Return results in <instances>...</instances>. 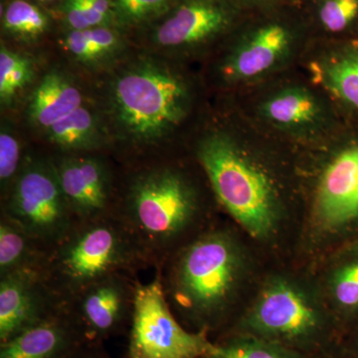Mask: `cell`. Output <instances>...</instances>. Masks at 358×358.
Returning <instances> with one entry per match:
<instances>
[{"instance_id": "obj_19", "label": "cell", "mask_w": 358, "mask_h": 358, "mask_svg": "<svg viewBox=\"0 0 358 358\" xmlns=\"http://www.w3.org/2000/svg\"><path fill=\"white\" fill-rule=\"evenodd\" d=\"M263 113L277 126L294 128L315 122L320 106L307 90L288 89L271 96L264 103Z\"/></svg>"}, {"instance_id": "obj_14", "label": "cell", "mask_w": 358, "mask_h": 358, "mask_svg": "<svg viewBox=\"0 0 358 358\" xmlns=\"http://www.w3.org/2000/svg\"><path fill=\"white\" fill-rule=\"evenodd\" d=\"M81 331L67 303L1 343L0 358H65Z\"/></svg>"}, {"instance_id": "obj_7", "label": "cell", "mask_w": 358, "mask_h": 358, "mask_svg": "<svg viewBox=\"0 0 358 358\" xmlns=\"http://www.w3.org/2000/svg\"><path fill=\"white\" fill-rule=\"evenodd\" d=\"M206 331H186L169 307L159 271L138 280L129 324V358H202L213 350Z\"/></svg>"}, {"instance_id": "obj_26", "label": "cell", "mask_w": 358, "mask_h": 358, "mask_svg": "<svg viewBox=\"0 0 358 358\" xmlns=\"http://www.w3.org/2000/svg\"><path fill=\"white\" fill-rule=\"evenodd\" d=\"M115 20L124 25H140L166 14L173 0H114Z\"/></svg>"}, {"instance_id": "obj_28", "label": "cell", "mask_w": 358, "mask_h": 358, "mask_svg": "<svg viewBox=\"0 0 358 358\" xmlns=\"http://www.w3.org/2000/svg\"><path fill=\"white\" fill-rule=\"evenodd\" d=\"M24 162L20 141L13 133L2 129L0 134V182L2 192H8Z\"/></svg>"}, {"instance_id": "obj_22", "label": "cell", "mask_w": 358, "mask_h": 358, "mask_svg": "<svg viewBox=\"0 0 358 358\" xmlns=\"http://www.w3.org/2000/svg\"><path fill=\"white\" fill-rule=\"evenodd\" d=\"M49 18L27 0H13L2 13V27L7 34L25 42H34L48 29Z\"/></svg>"}, {"instance_id": "obj_29", "label": "cell", "mask_w": 358, "mask_h": 358, "mask_svg": "<svg viewBox=\"0 0 358 358\" xmlns=\"http://www.w3.org/2000/svg\"><path fill=\"white\" fill-rule=\"evenodd\" d=\"M319 17L327 31H345L357 20L358 0H324Z\"/></svg>"}, {"instance_id": "obj_6", "label": "cell", "mask_w": 358, "mask_h": 358, "mask_svg": "<svg viewBox=\"0 0 358 358\" xmlns=\"http://www.w3.org/2000/svg\"><path fill=\"white\" fill-rule=\"evenodd\" d=\"M1 216L27 233L47 253L78 223L52 159L25 160L6 195Z\"/></svg>"}, {"instance_id": "obj_25", "label": "cell", "mask_w": 358, "mask_h": 358, "mask_svg": "<svg viewBox=\"0 0 358 358\" xmlns=\"http://www.w3.org/2000/svg\"><path fill=\"white\" fill-rule=\"evenodd\" d=\"M62 13L71 30L106 26L115 18L114 0H65Z\"/></svg>"}, {"instance_id": "obj_27", "label": "cell", "mask_w": 358, "mask_h": 358, "mask_svg": "<svg viewBox=\"0 0 358 358\" xmlns=\"http://www.w3.org/2000/svg\"><path fill=\"white\" fill-rule=\"evenodd\" d=\"M334 301L346 313L358 310V256L338 268L333 282Z\"/></svg>"}, {"instance_id": "obj_13", "label": "cell", "mask_w": 358, "mask_h": 358, "mask_svg": "<svg viewBox=\"0 0 358 358\" xmlns=\"http://www.w3.org/2000/svg\"><path fill=\"white\" fill-rule=\"evenodd\" d=\"M315 210L327 229L358 227V145L334 155L320 178Z\"/></svg>"}, {"instance_id": "obj_2", "label": "cell", "mask_w": 358, "mask_h": 358, "mask_svg": "<svg viewBox=\"0 0 358 358\" xmlns=\"http://www.w3.org/2000/svg\"><path fill=\"white\" fill-rule=\"evenodd\" d=\"M190 92L183 78L154 58H143L114 78L110 115L122 140L152 147L173 133L187 115Z\"/></svg>"}, {"instance_id": "obj_12", "label": "cell", "mask_w": 358, "mask_h": 358, "mask_svg": "<svg viewBox=\"0 0 358 358\" xmlns=\"http://www.w3.org/2000/svg\"><path fill=\"white\" fill-rule=\"evenodd\" d=\"M49 288L41 271L22 270L0 277V343L64 305Z\"/></svg>"}, {"instance_id": "obj_4", "label": "cell", "mask_w": 358, "mask_h": 358, "mask_svg": "<svg viewBox=\"0 0 358 358\" xmlns=\"http://www.w3.org/2000/svg\"><path fill=\"white\" fill-rule=\"evenodd\" d=\"M155 270L171 310L206 326L229 300L239 258L232 240L212 231L197 235Z\"/></svg>"}, {"instance_id": "obj_24", "label": "cell", "mask_w": 358, "mask_h": 358, "mask_svg": "<svg viewBox=\"0 0 358 358\" xmlns=\"http://www.w3.org/2000/svg\"><path fill=\"white\" fill-rule=\"evenodd\" d=\"M206 358H300L282 343L263 338H242L214 345Z\"/></svg>"}, {"instance_id": "obj_20", "label": "cell", "mask_w": 358, "mask_h": 358, "mask_svg": "<svg viewBox=\"0 0 358 358\" xmlns=\"http://www.w3.org/2000/svg\"><path fill=\"white\" fill-rule=\"evenodd\" d=\"M66 50L83 64H95L115 55L121 49L119 33L109 25L71 30L63 41Z\"/></svg>"}, {"instance_id": "obj_9", "label": "cell", "mask_w": 358, "mask_h": 358, "mask_svg": "<svg viewBox=\"0 0 358 358\" xmlns=\"http://www.w3.org/2000/svg\"><path fill=\"white\" fill-rule=\"evenodd\" d=\"M248 324L259 338L277 343L301 341L317 333L320 317L298 289L278 281L264 289Z\"/></svg>"}, {"instance_id": "obj_8", "label": "cell", "mask_w": 358, "mask_h": 358, "mask_svg": "<svg viewBox=\"0 0 358 358\" xmlns=\"http://www.w3.org/2000/svg\"><path fill=\"white\" fill-rule=\"evenodd\" d=\"M59 183L78 222L115 215L119 192L103 159L68 155L52 159Z\"/></svg>"}, {"instance_id": "obj_5", "label": "cell", "mask_w": 358, "mask_h": 358, "mask_svg": "<svg viewBox=\"0 0 358 358\" xmlns=\"http://www.w3.org/2000/svg\"><path fill=\"white\" fill-rule=\"evenodd\" d=\"M197 157L214 194L231 216L253 237L267 236L275 221V194L262 169L229 136H205Z\"/></svg>"}, {"instance_id": "obj_15", "label": "cell", "mask_w": 358, "mask_h": 358, "mask_svg": "<svg viewBox=\"0 0 358 358\" xmlns=\"http://www.w3.org/2000/svg\"><path fill=\"white\" fill-rule=\"evenodd\" d=\"M292 33L280 23H268L257 28L231 54L224 65L228 79H253L272 69L289 51Z\"/></svg>"}, {"instance_id": "obj_21", "label": "cell", "mask_w": 358, "mask_h": 358, "mask_svg": "<svg viewBox=\"0 0 358 358\" xmlns=\"http://www.w3.org/2000/svg\"><path fill=\"white\" fill-rule=\"evenodd\" d=\"M317 73L334 95L358 109V47L329 59Z\"/></svg>"}, {"instance_id": "obj_23", "label": "cell", "mask_w": 358, "mask_h": 358, "mask_svg": "<svg viewBox=\"0 0 358 358\" xmlns=\"http://www.w3.org/2000/svg\"><path fill=\"white\" fill-rule=\"evenodd\" d=\"M33 64L30 59L9 50L1 45L0 49V102L10 106L31 82Z\"/></svg>"}, {"instance_id": "obj_10", "label": "cell", "mask_w": 358, "mask_h": 358, "mask_svg": "<svg viewBox=\"0 0 358 358\" xmlns=\"http://www.w3.org/2000/svg\"><path fill=\"white\" fill-rule=\"evenodd\" d=\"M235 15L230 0H180L157 26L152 39L166 50H187L222 34Z\"/></svg>"}, {"instance_id": "obj_3", "label": "cell", "mask_w": 358, "mask_h": 358, "mask_svg": "<svg viewBox=\"0 0 358 358\" xmlns=\"http://www.w3.org/2000/svg\"><path fill=\"white\" fill-rule=\"evenodd\" d=\"M147 268L121 221L109 215L78 222L47 253L41 273L59 300L68 303L105 278Z\"/></svg>"}, {"instance_id": "obj_32", "label": "cell", "mask_w": 358, "mask_h": 358, "mask_svg": "<svg viewBox=\"0 0 358 358\" xmlns=\"http://www.w3.org/2000/svg\"><path fill=\"white\" fill-rule=\"evenodd\" d=\"M85 358H95V357H85Z\"/></svg>"}, {"instance_id": "obj_18", "label": "cell", "mask_w": 358, "mask_h": 358, "mask_svg": "<svg viewBox=\"0 0 358 358\" xmlns=\"http://www.w3.org/2000/svg\"><path fill=\"white\" fill-rule=\"evenodd\" d=\"M46 133L53 145L70 154L94 150L101 143L98 120L84 105L54 124Z\"/></svg>"}, {"instance_id": "obj_16", "label": "cell", "mask_w": 358, "mask_h": 358, "mask_svg": "<svg viewBox=\"0 0 358 358\" xmlns=\"http://www.w3.org/2000/svg\"><path fill=\"white\" fill-rule=\"evenodd\" d=\"M83 94L63 73L52 71L33 92L28 107L30 121L47 131L83 106Z\"/></svg>"}, {"instance_id": "obj_1", "label": "cell", "mask_w": 358, "mask_h": 358, "mask_svg": "<svg viewBox=\"0 0 358 358\" xmlns=\"http://www.w3.org/2000/svg\"><path fill=\"white\" fill-rule=\"evenodd\" d=\"M194 186L171 166L136 171L117 196L115 217L121 221L148 267L159 268L176 253V243L199 214Z\"/></svg>"}, {"instance_id": "obj_17", "label": "cell", "mask_w": 358, "mask_h": 358, "mask_svg": "<svg viewBox=\"0 0 358 358\" xmlns=\"http://www.w3.org/2000/svg\"><path fill=\"white\" fill-rule=\"evenodd\" d=\"M47 252L17 225L0 218V277L22 270H42Z\"/></svg>"}, {"instance_id": "obj_31", "label": "cell", "mask_w": 358, "mask_h": 358, "mask_svg": "<svg viewBox=\"0 0 358 358\" xmlns=\"http://www.w3.org/2000/svg\"><path fill=\"white\" fill-rule=\"evenodd\" d=\"M40 1L50 2V1H54V0H40Z\"/></svg>"}, {"instance_id": "obj_11", "label": "cell", "mask_w": 358, "mask_h": 358, "mask_svg": "<svg viewBox=\"0 0 358 358\" xmlns=\"http://www.w3.org/2000/svg\"><path fill=\"white\" fill-rule=\"evenodd\" d=\"M136 275L120 273L92 285L67 303L80 329L89 338L109 336L131 324Z\"/></svg>"}, {"instance_id": "obj_30", "label": "cell", "mask_w": 358, "mask_h": 358, "mask_svg": "<svg viewBox=\"0 0 358 358\" xmlns=\"http://www.w3.org/2000/svg\"><path fill=\"white\" fill-rule=\"evenodd\" d=\"M258 1H280V0H258Z\"/></svg>"}]
</instances>
